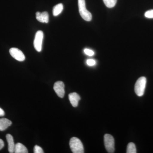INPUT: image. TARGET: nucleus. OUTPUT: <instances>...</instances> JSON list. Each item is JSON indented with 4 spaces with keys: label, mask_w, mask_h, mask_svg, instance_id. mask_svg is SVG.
Masks as SVG:
<instances>
[{
    "label": "nucleus",
    "mask_w": 153,
    "mask_h": 153,
    "mask_svg": "<svg viewBox=\"0 0 153 153\" xmlns=\"http://www.w3.org/2000/svg\"><path fill=\"white\" fill-rule=\"evenodd\" d=\"M6 139L8 143L9 152L10 153H14L15 145L14 143L13 137L10 134H7L6 135Z\"/></svg>",
    "instance_id": "10"
},
{
    "label": "nucleus",
    "mask_w": 153,
    "mask_h": 153,
    "mask_svg": "<svg viewBox=\"0 0 153 153\" xmlns=\"http://www.w3.org/2000/svg\"><path fill=\"white\" fill-rule=\"evenodd\" d=\"M36 18L38 21L41 23H48L49 22V14L47 12L41 13L40 12H37L36 13Z\"/></svg>",
    "instance_id": "8"
},
{
    "label": "nucleus",
    "mask_w": 153,
    "mask_h": 153,
    "mask_svg": "<svg viewBox=\"0 0 153 153\" xmlns=\"http://www.w3.org/2000/svg\"><path fill=\"white\" fill-rule=\"evenodd\" d=\"M78 4L79 13L81 17L87 22L91 21L92 15L86 8L85 0H78Z\"/></svg>",
    "instance_id": "2"
},
{
    "label": "nucleus",
    "mask_w": 153,
    "mask_h": 153,
    "mask_svg": "<svg viewBox=\"0 0 153 153\" xmlns=\"http://www.w3.org/2000/svg\"><path fill=\"white\" fill-rule=\"evenodd\" d=\"M4 141L0 139V150L4 148Z\"/></svg>",
    "instance_id": "20"
},
{
    "label": "nucleus",
    "mask_w": 153,
    "mask_h": 153,
    "mask_svg": "<svg viewBox=\"0 0 153 153\" xmlns=\"http://www.w3.org/2000/svg\"><path fill=\"white\" fill-rule=\"evenodd\" d=\"M105 5L108 8H112L115 6L117 0H103Z\"/></svg>",
    "instance_id": "15"
},
{
    "label": "nucleus",
    "mask_w": 153,
    "mask_h": 153,
    "mask_svg": "<svg viewBox=\"0 0 153 153\" xmlns=\"http://www.w3.org/2000/svg\"><path fill=\"white\" fill-rule=\"evenodd\" d=\"M146 82V78L145 76H141L137 80L135 85L134 91L138 96L141 97L143 95Z\"/></svg>",
    "instance_id": "3"
},
{
    "label": "nucleus",
    "mask_w": 153,
    "mask_h": 153,
    "mask_svg": "<svg viewBox=\"0 0 153 153\" xmlns=\"http://www.w3.org/2000/svg\"><path fill=\"white\" fill-rule=\"evenodd\" d=\"M14 153H28L27 148L24 145L21 143H17L15 145Z\"/></svg>",
    "instance_id": "12"
},
{
    "label": "nucleus",
    "mask_w": 153,
    "mask_h": 153,
    "mask_svg": "<svg viewBox=\"0 0 153 153\" xmlns=\"http://www.w3.org/2000/svg\"><path fill=\"white\" fill-rule=\"evenodd\" d=\"M69 146L72 152L74 153H83L84 152L83 145L78 138L73 137L69 142Z\"/></svg>",
    "instance_id": "1"
},
{
    "label": "nucleus",
    "mask_w": 153,
    "mask_h": 153,
    "mask_svg": "<svg viewBox=\"0 0 153 153\" xmlns=\"http://www.w3.org/2000/svg\"><path fill=\"white\" fill-rule=\"evenodd\" d=\"M127 153H136L137 150L135 145L133 143L128 144L127 147Z\"/></svg>",
    "instance_id": "14"
},
{
    "label": "nucleus",
    "mask_w": 153,
    "mask_h": 153,
    "mask_svg": "<svg viewBox=\"0 0 153 153\" xmlns=\"http://www.w3.org/2000/svg\"><path fill=\"white\" fill-rule=\"evenodd\" d=\"M145 16L149 19H153V10L146 11L145 13Z\"/></svg>",
    "instance_id": "16"
},
{
    "label": "nucleus",
    "mask_w": 153,
    "mask_h": 153,
    "mask_svg": "<svg viewBox=\"0 0 153 153\" xmlns=\"http://www.w3.org/2000/svg\"><path fill=\"white\" fill-rule=\"evenodd\" d=\"M104 141L105 146L108 152H114V140L113 137L109 134H105L104 137Z\"/></svg>",
    "instance_id": "4"
},
{
    "label": "nucleus",
    "mask_w": 153,
    "mask_h": 153,
    "mask_svg": "<svg viewBox=\"0 0 153 153\" xmlns=\"http://www.w3.org/2000/svg\"><path fill=\"white\" fill-rule=\"evenodd\" d=\"M34 152L35 153H44V152L41 147L36 145L34 147Z\"/></svg>",
    "instance_id": "17"
},
{
    "label": "nucleus",
    "mask_w": 153,
    "mask_h": 153,
    "mask_svg": "<svg viewBox=\"0 0 153 153\" xmlns=\"http://www.w3.org/2000/svg\"><path fill=\"white\" fill-rule=\"evenodd\" d=\"M5 115V112L1 108H0V117L4 116Z\"/></svg>",
    "instance_id": "21"
},
{
    "label": "nucleus",
    "mask_w": 153,
    "mask_h": 153,
    "mask_svg": "<svg viewBox=\"0 0 153 153\" xmlns=\"http://www.w3.org/2000/svg\"><path fill=\"white\" fill-rule=\"evenodd\" d=\"M63 9V6L62 4H57L56 5L54 6L52 11L53 16H58L59 14L62 13Z\"/></svg>",
    "instance_id": "13"
},
{
    "label": "nucleus",
    "mask_w": 153,
    "mask_h": 153,
    "mask_svg": "<svg viewBox=\"0 0 153 153\" xmlns=\"http://www.w3.org/2000/svg\"><path fill=\"white\" fill-rule=\"evenodd\" d=\"M84 53L88 56H92L94 55V53L93 50L88 49H85L84 50Z\"/></svg>",
    "instance_id": "18"
},
{
    "label": "nucleus",
    "mask_w": 153,
    "mask_h": 153,
    "mask_svg": "<svg viewBox=\"0 0 153 153\" xmlns=\"http://www.w3.org/2000/svg\"><path fill=\"white\" fill-rule=\"evenodd\" d=\"M68 98L72 106L74 107L77 106L79 100H80V96L78 94L75 92L70 93L68 95Z\"/></svg>",
    "instance_id": "9"
},
{
    "label": "nucleus",
    "mask_w": 153,
    "mask_h": 153,
    "mask_svg": "<svg viewBox=\"0 0 153 153\" xmlns=\"http://www.w3.org/2000/svg\"><path fill=\"white\" fill-rule=\"evenodd\" d=\"M86 63L88 66H94L95 65L96 62L95 60L93 59H88L86 60Z\"/></svg>",
    "instance_id": "19"
},
{
    "label": "nucleus",
    "mask_w": 153,
    "mask_h": 153,
    "mask_svg": "<svg viewBox=\"0 0 153 153\" xmlns=\"http://www.w3.org/2000/svg\"><path fill=\"white\" fill-rule=\"evenodd\" d=\"M10 53L12 57L18 61H23L25 60V55L21 50L18 48H11L10 49Z\"/></svg>",
    "instance_id": "6"
},
{
    "label": "nucleus",
    "mask_w": 153,
    "mask_h": 153,
    "mask_svg": "<svg viewBox=\"0 0 153 153\" xmlns=\"http://www.w3.org/2000/svg\"><path fill=\"white\" fill-rule=\"evenodd\" d=\"M44 38V33L42 31H38L36 33L34 41V46L36 51L41 52L42 43Z\"/></svg>",
    "instance_id": "5"
},
{
    "label": "nucleus",
    "mask_w": 153,
    "mask_h": 153,
    "mask_svg": "<svg viewBox=\"0 0 153 153\" xmlns=\"http://www.w3.org/2000/svg\"><path fill=\"white\" fill-rule=\"evenodd\" d=\"M53 88L58 97L60 98L63 97L65 94V85L62 81H58L55 82Z\"/></svg>",
    "instance_id": "7"
},
{
    "label": "nucleus",
    "mask_w": 153,
    "mask_h": 153,
    "mask_svg": "<svg viewBox=\"0 0 153 153\" xmlns=\"http://www.w3.org/2000/svg\"><path fill=\"white\" fill-rule=\"evenodd\" d=\"M12 124V122L7 119L5 118L0 119V131L5 130Z\"/></svg>",
    "instance_id": "11"
}]
</instances>
